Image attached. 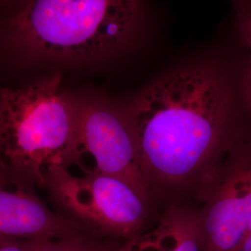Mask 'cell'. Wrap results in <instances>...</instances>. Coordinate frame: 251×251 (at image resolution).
I'll list each match as a JSON object with an SVG mask.
<instances>
[{"label": "cell", "instance_id": "cell-1", "mask_svg": "<svg viewBox=\"0 0 251 251\" xmlns=\"http://www.w3.org/2000/svg\"><path fill=\"white\" fill-rule=\"evenodd\" d=\"M122 108L153 202L206 184L233 111L232 92L218 65L177 67Z\"/></svg>", "mask_w": 251, "mask_h": 251}, {"label": "cell", "instance_id": "cell-2", "mask_svg": "<svg viewBox=\"0 0 251 251\" xmlns=\"http://www.w3.org/2000/svg\"><path fill=\"white\" fill-rule=\"evenodd\" d=\"M142 0H26L5 21L4 43L30 62L86 63L131 44Z\"/></svg>", "mask_w": 251, "mask_h": 251}, {"label": "cell", "instance_id": "cell-3", "mask_svg": "<svg viewBox=\"0 0 251 251\" xmlns=\"http://www.w3.org/2000/svg\"><path fill=\"white\" fill-rule=\"evenodd\" d=\"M54 74L0 90V166L45 188L50 165H79L77 100L64 93Z\"/></svg>", "mask_w": 251, "mask_h": 251}, {"label": "cell", "instance_id": "cell-4", "mask_svg": "<svg viewBox=\"0 0 251 251\" xmlns=\"http://www.w3.org/2000/svg\"><path fill=\"white\" fill-rule=\"evenodd\" d=\"M45 179L57 213L97 240L126 242L148 230L159 217L127 183L94 169L75 176L67 168L50 165Z\"/></svg>", "mask_w": 251, "mask_h": 251}, {"label": "cell", "instance_id": "cell-5", "mask_svg": "<svg viewBox=\"0 0 251 251\" xmlns=\"http://www.w3.org/2000/svg\"><path fill=\"white\" fill-rule=\"evenodd\" d=\"M76 100L81 149L93 156L94 170L123 180L153 206L123 108L100 98Z\"/></svg>", "mask_w": 251, "mask_h": 251}, {"label": "cell", "instance_id": "cell-6", "mask_svg": "<svg viewBox=\"0 0 251 251\" xmlns=\"http://www.w3.org/2000/svg\"><path fill=\"white\" fill-rule=\"evenodd\" d=\"M198 212L204 251H238L251 222V158L216 185Z\"/></svg>", "mask_w": 251, "mask_h": 251}, {"label": "cell", "instance_id": "cell-7", "mask_svg": "<svg viewBox=\"0 0 251 251\" xmlns=\"http://www.w3.org/2000/svg\"><path fill=\"white\" fill-rule=\"evenodd\" d=\"M36 186L0 166V235L51 241L86 235L48 208Z\"/></svg>", "mask_w": 251, "mask_h": 251}, {"label": "cell", "instance_id": "cell-8", "mask_svg": "<svg viewBox=\"0 0 251 251\" xmlns=\"http://www.w3.org/2000/svg\"><path fill=\"white\" fill-rule=\"evenodd\" d=\"M116 251H205L199 212L171 205L148 230L121 243Z\"/></svg>", "mask_w": 251, "mask_h": 251}, {"label": "cell", "instance_id": "cell-9", "mask_svg": "<svg viewBox=\"0 0 251 251\" xmlns=\"http://www.w3.org/2000/svg\"><path fill=\"white\" fill-rule=\"evenodd\" d=\"M235 24L247 51L244 73V95L251 114V0H230Z\"/></svg>", "mask_w": 251, "mask_h": 251}, {"label": "cell", "instance_id": "cell-10", "mask_svg": "<svg viewBox=\"0 0 251 251\" xmlns=\"http://www.w3.org/2000/svg\"><path fill=\"white\" fill-rule=\"evenodd\" d=\"M120 244L80 235L51 241H38L36 251H116Z\"/></svg>", "mask_w": 251, "mask_h": 251}, {"label": "cell", "instance_id": "cell-11", "mask_svg": "<svg viewBox=\"0 0 251 251\" xmlns=\"http://www.w3.org/2000/svg\"><path fill=\"white\" fill-rule=\"evenodd\" d=\"M38 241L0 235V251H36Z\"/></svg>", "mask_w": 251, "mask_h": 251}, {"label": "cell", "instance_id": "cell-12", "mask_svg": "<svg viewBox=\"0 0 251 251\" xmlns=\"http://www.w3.org/2000/svg\"><path fill=\"white\" fill-rule=\"evenodd\" d=\"M237 251H251V222L247 233L243 239L242 244Z\"/></svg>", "mask_w": 251, "mask_h": 251}, {"label": "cell", "instance_id": "cell-13", "mask_svg": "<svg viewBox=\"0 0 251 251\" xmlns=\"http://www.w3.org/2000/svg\"><path fill=\"white\" fill-rule=\"evenodd\" d=\"M2 5H16V9L23 5L26 0H1Z\"/></svg>", "mask_w": 251, "mask_h": 251}]
</instances>
